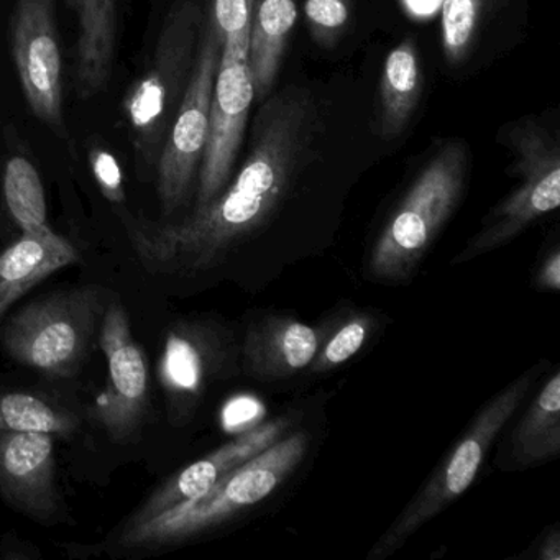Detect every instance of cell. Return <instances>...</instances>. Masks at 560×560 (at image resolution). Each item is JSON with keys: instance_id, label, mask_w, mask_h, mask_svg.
Here are the masks:
<instances>
[{"instance_id": "cell-1", "label": "cell", "mask_w": 560, "mask_h": 560, "mask_svg": "<svg viewBox=\"0 0 560 560\" xmlns=\"http://www.w3.org/2000/svg\"><path fill=\"white\" fill-rule=\"evenodd\" d=\"M319 106L303 88L265 101L252 149L224 191L172 224L130 222V244L147 271L176 277L211 273L244 254L280 214L319 136Z\"/></svg>"}, {"instance_id": "cell-2", "label": "cell", "mask_w": 560, "mask_h": 560, "mask_svg": "<svg viewBox=\"0 0 560 560\" xmlns=\"http://www.w3.org/2000/svg\"><path fill=\"white\" fill-rule=\"evenodd\" d=\"M310 435L291 432L222 477L199 497L182 501L155 516L130 521L124 544L160 546L178 542L219 526L261 503L291 477L306 457Z\"/></svg>"}, {"instance_id": "cell-3", "label": "cell", "mask_w": 560, "mask_h": 560, "mask_svg": "<svg viewBox=\"0 0 560 560\" xmlns=\"http://www.w3.org/2000/svg\"><path fill=\"white\" fill-rule=\"evenodd\" d=\"M470 170V150L462 140L444 143L406 192L376 238L369 271L375 280H409L460 205Z\"/></svg>"}, {"instance_id": "cell-4", "label": "cell", "mask_w": 560, "mask_h": 560, "mask_svg": "<svg viewBox=\"0 0 560 560\" xmlns=\"http://www.w3.org/2000/svg\"><path fill=\"white\" fill-rule=\"evenodd\" d=\"M540 370L542 363L530 366L478 411L454 448L432 471L424 487L376 540L370 550V560H385L398 552L424 524L434 520L471 487L491 445L529 395Z\"/></svg>"}, {"instance_id": "cell-5", "label": "cell", "mask_w": 560, "mask_h": 560, "mask_svg": "<svg viewBox=\"0 0 560 560\" xmlns=\"http://www.w3.org/2000/svg\"><path fill=\"white\" fill-rule=\"evenodd\" d=\"M501 142L514 153L511 175L517 188L491 209L480 231L455 255L452 264H467L510 244L530 224L560 205V147L542 124L521 120L501 130Z\"/></svg>"}, {"instance_id": "cell-6", "label": "cell", "mask_w": 560, "mask_h": 560, "mask_svg": "<svg viewBox=\"0 0 560 560\" xmlns=\"http://www.w3.org/2000/svg\"><path fill=\"white\" fill-rule=\"evenodd\" d=\"M202 25L201 2L178 0L163 24L145 77L140 78L126 97L124 110L132 127L137 150L147 162L159 156V147L162 149L168 136L191 78Z\"/></svg>"}, {"instance_id": "cell-7", "label": "cell", "mask_w": 560, "mask_h": 560, "mask_svg": "<svg viewBox=\"0 0 560 560\" xmlns=\"http://www.w3.org/2000/svg\"><path fill=\"white\" fill-rule=\"evenodd\" d=\"M103 310L96 288L51 294L14 314L0 332V343L21 365L70 376L90 349Z\"/></svg>"}, {"instance_id": "cell-8", "label": "cell", "mask_w": 560, "mask_h": 560, "mask_svg": "<svg viewBox=\"0 0 560 560\" xmlns=\"http://www.w3.org/2000/svg\"><path fill=\"white\" fill-rule=\"evenodd\" d=\"M222 40L214 19L202 25L191 78L159 155L160 205L166 215L186 205L198 178L208 142L212 91L221 63Z\"/></svg>"}, {"instance_id": "cell-9", "label": "cell", "mask_w": 560, "mask_h": 560, "mask_svg": "<svg viewBox=\"0 0 560 560\" xmlns=\"http://www.w3.org/2000/svg\"><path fill=\"white\" fill-rule=\"evenodd\" d=\"M254 100L248 51L224 45L212 91L208 142L199 166L195 209L205 208L231 183Z\"/></svg>"}, {"instance_id": "cell-10", "label": "cell", "mask_w": 560, "mask_h": 560, "mask_svg": "<svg viewBox=\"0 0 560 560\" xmlns=\"http://www.w3.org/2000/svg\"><path fill=\"white\" fill-rule=\"evenodd\" d=\"M12 54L32 113L63 136V63L57 0H18L12 19Z\"/></svg>"}, {"instance_id": "cell-11", "label": "cell", "mask_w": 560, "mask_h": 560, "mask_svg": "<svg viewBox=\"0 0 560 560\" xmlns=\"http://www.w3.org/2000/svg\"><path fill=\"white\" fill-rule=\"evenodd\" d=\"M100 343L109 363V386L97 399L96 418L114 441H124L145 412L149 366L145 353L133 340L122 304L113 303L104 311Z\"/></svg>"}, {"instance_id": "cell-12", "label": "cell", "mask_w": 560, "mask_h": 560, "mask_svg": "<svg viewBox=\"0 0 560 560\" xmlns=\"http://www.w3.org/2000/svg\"><path fill=\"white\" fill-rule=\"evenodd\" d=\"M0 494L37 520L58 510L54 434L0 432Z\"/></svg>"}, {"instance_id": "cell-13", "label": "cell", "mask_w": 560, "mask_h": 560, "mask_svg": "<svg viewBox=\"0 0 560 560\" xmlns=\"http://www.w3.org/2000/svg\"><path fill=\"white\" fill-rule=\"evenodd\" d=\"M290 425V419L283 416V418L271 419V421L242 432L228 444L221 445L211 454L199 458L198 462L188 465L175 477L170 478L147 501L145 506L136 514L133 521L155 516V514L162 513V511L168 510V508L175 506L182 501L205 493L212 485L218 483L222 477L231 474L232 470L273 445L278 439L287 435Z\"/></svg>"}, {"instance_id": "cell-14", "label": "cell", "mask_w": 560, "mask_h": 560, "mask_svg": "<svg viewBox=\"0 0 560 560\" xmlns=\"http://www.w3.org/2000/svg\"><path fill=\"white\" fill-rule=\"evenodd\" d=\"M319 330L287 316H265L248 326L242 366L258 382L290 378L307 369L319 350Z\"/></svg>"}, {"instance_id": "cell-15", "label": "cell", "mask_w": 560, "mask_h": 560, "mask_svg": "<svg viewBox=\"0 0 560 560\" xmlns=\"http://www.w3.org/2000/svg\"><path fill=\"white\" fill-rule=\"evenodd\" d=\"M77 248L48 225L24 232L0 254V320L12 304L60 268L78 264Z\"/></svg>"}, {"instance_id": "cell-16", "label": "cell", "mask_w": 560, "mask_h": 560, "mask_svg": "<svg viewBox=\"0 0 560 560\" xmlns=\"http://www.w3.org/2000/svg\"><path fill=\"white\" fill-rule=\"evenodd\" d=\"M78 15L77 90L88 100L113 74L117 50L116 0H70Z\"/></svg>"}, {"instance_id": "cell-17", "label": "cell", "mask_w": 560, "mask_h": 560, "mask_svg": "<svg viewBox=\"0 0 560 560\" xmlns=\"http://www.w3.org/2000/svg\"><path fill=\"white\" fill-rule=\"evenodd\" d=\"M422 90L418 45L406 38L396 45L383 65L378 88L375 132L383 140H395L405 132L418 109Z\"/></svg>"}, {"instance_id": "cell-18", "label": "cell", "mask_w": 560, "mask_h": 560, "mask_svg": "<svg viewBox=\"0 0 560 560\" xmlns=\"http://www.w3.org/2000/svg\"><path fill=\"white\" fill-rule=\"evenodd\" d=\"M296 19V0H254L248 63L257 100L273 90Z\"/></svg>"}, {"instance_id": "cell-19", "label": "cell", "mask_w": 560, "mask_h": 560, "mask_svg": "<svg viewBox=\"0 0 560 560\" xmlns=\"http://www.w3.org/2000/svg\"><path fill=\"white\" fill-rule=\"evenodd\" d=\"M560 452V373H552L511 434V457L521 467L556 458Z\"/></svg>"}, {"instance_id": "cell-20", "label": "cell", "mask_w": 560, "mask_h": 560, "mask_svg": "<svg viewBox=\"0 0 560 560\" xmlns=\"http://www.w3.org/2000/svg\"><path fill=\"white\" fill-rule=\"evenodd\" d=\"M214 339L199 329L176 330L168 337L162 360V380L179 398L196 396L214 363Z\"/></svg>"}, {"instance_id": "cell-21", "label": "cell", "mask_w": 560, "mask_h": 560, "mask_svg": "<svg viewBox=\"0 0 560 560\" xmlns=\"http://www.w3.org/2000/svg\"><path fill=\"white\" fill-rule=\"evenodd\" d=\"M77 428L78 419L73 415L54 408L37 396L27 393L0 395V432L70 435Z\"/></svg>"}, {"instance_id": "cell-22", "label": "cell", "mask_w": 560, "mask_h": 560, "mask_svg": "<svg viewBox=\"0 0 560 560\" xmlns=\"http://www.w3.org/2000/svg\"><path fill=\"white\" fill-rule=\"evenodd\" d=\"M4 195L9 211L24 232H35L47 224V202L40 175L28 160L14 156L5 166Z\"/></svg>"}, {"instance_id": "cell-23", "label": "cell", "mask_w": 560, "mask_h": 560, "mask_svg": "<svg viewBox=\"0 0 560 560\" xmlns=\"http://www.w3.org/2000/svg\"><path fill=\"white\" fill-rule=\"evenodd\" d=\"M373 327L375 319L370 314L360 313L347 317L329 336L323 337L319 350L307 369L313 375H319L349 362L365 346Z\"/></svg>"}, {"instance_id": "cell-24", "label": "cell", "mask_w": 560, "mask_h": 560, "mask_svg": "<svg viewBox=\"0 0 560 560\" xmlns=\"http://www.w3.org/2000/svg\"><path fill=\"white\" fill-rule=\"evenodd\" d=\"M485 0H444L442 4V48L452 67L464 63L468 57L478 24L483 14Z\"/></svg>"}, {"instance_id": "cell-25", "label": "cell", "mask_w": 560, "mask_h": 560, "mask_svg": "<svg viewBox=\"0 0 560 560\" xmlns=\"http://www.w3.org/2000/svg\"><path fill=\"white\" fill-rule=\"evenodd\" d=\"M304 18L314 44L332 48L350 21V0H304Z\"/></svg>"}, {"instance_id": "cell-26", "label": "cell", "mask_w": 560, "mask_h": 560, "mask_svg": "<svg viewBox=\"0 0 560 560\" xmlns=\"http://www.w3.org/2000/svg\"><path fill=\"white\" fill-rule=\"evenodd\" d=\"M254 0H214L211 18L218 25L224 45L248 51Z\"/></svg>"}, {"instance_id": "cell-27", "label": "cell", "mask_w": 560, "mask_h": 560, "mask_svg": "<svg viewBox=\"0 0 560 560\" xmlns=\"http://www.w3.org/2000/svg\"><path fill=\"white\" fill-rule=\"evenodd\" d=\"M91 168H93L94 178L100 185L101 191L109 201L122 202L124 176L117 160L106 150L96 149L91 152Z\"/></svg>"}, {"instance_id": "cell-28", "label": "cell", "mask_w": 560, "mask_h": 560, "mask_svg": "<svg viewBox=\"0 0 560 560\" xmlns=\"http://www.w3.org/2000/svg\"><path fill=\"white\" fill-rule=\"evenodd\" d=\"M537 288L544 291H559L560 288V252L553 248L540 265L536 277Z\"/></svg>"}, {"instance_id": "cell-29", "label": "cell", "mask_w": 560, "mask_h": 560, "mask_svg": "<svg viewBox=\"0 0 560 560\" xmlns=\"http://www.w3.org/2000/svg\"><path fill=\"white\" fill-rule=\"evenodd\" d=\"M540 560H559L560 559V534L557 527L546 537L539 552Z\"/></svg>"}]
</instances>
